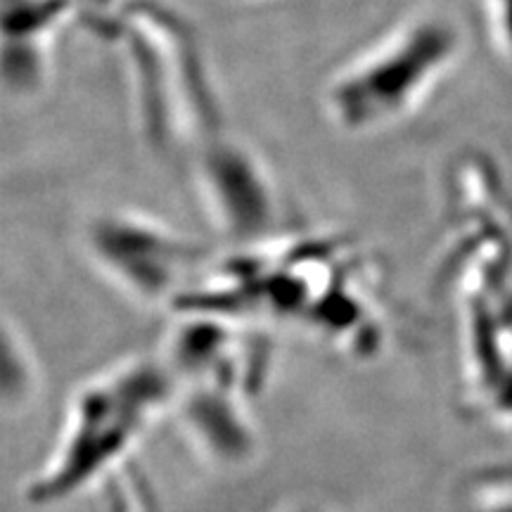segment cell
<instances>
[{
  "label": "cell",
  "mask_w": 512,
  "mask_h": 512,
  "mask_svg": "<svg viewBox=\"0 0 512 512\" xmlns=\"http://www.w3.org/2000/svg\"><path fill=\"white\" fill-rule=\"evenodd\" d=\"M117 43L131 72L138 114L159 145H197L221 133L207 64L174 12L138 0L95 24Z\"/></svg>",
  "instance_id": "cell-1"
},
{
  "label": "cell",
  "mask_w": 512,
  "mask_h": 512,
  "mask_svg": "<svg viewBox=\"0 0 512 512\" xmlns=\"http://www.w3.org/2000/svg\"><path fill=\"white\" fill-rule=\"evenodd\" d=\"M81 0H0V81L12 91L36 88L46 46Z\"/></svg>",
  "instance_id": "cell-6"
},
{
  "label": "cell",
  "mask_w": 512,
  "mask_h": 512,
  "mask_svg": "<svg viewBox=\"0 0 512 512\" xmlns=\"http://www.w3.org/2000/svg\"><path fill=\"white\" fill-rule=\"evenodd\" d=\"M498 41L512 53V0H486Z\"/></svg>",
  "instance_id": "cell-8"
},
{
  "label": "cell",
  "mask_w": 512,
  "mask_h": 512,
  "mask_svg": "<svg viewBox=\"0 0 512 512\" xmlns=\"http://www.w3.org/2000/svg\"><path fill=\"white\" fill-rule=\"evenodd\" d=\"M287 512H325V510L320 508V505H299V508H292Z\"/></svg>",
  "instance_id": "cell-9"
},
{
  "label": "cell",
  "mask_w": 512,
  "mask_h": 512,
  "mask_svg": "<svg viewBox=\"0 0 512 512\" xmlns=\"http://www.w3.org/2000/svg\"><path fill=\"white\" fill-rule=\"evenodd\" d=\"M34 389V363L19 337L0 325V403H19Z\"/></svg>",
  "instance_id": "cell-7"
},
{
  "label": "cell",
  "mask_w": 512,
  "mask_h": 512,
  "mask_svg": "<svg viewBox=\"0 0 512 512\" xmlns=\"http://www.w3.org/2000/svg\"><path fill=\"white\" fill-rule=\"evenodd\" d=\"M88 249L119 287L138 299L166 297L190 271L197 249L138 214H107L88 230Z\"/></svg>",
  "instance_id": "cell-4"
},
{
  "label": "cell",
  "mask_w": 512,
  "mask_h": 512,
  "mask_svg": "<svg viewBox=\"0 0 512 512\" xmlns=\"http://www.w3.org/2000/svg\"><path fill=\"white\" fill-rule=\"evenodd\" d=\"M460 43L448 19L418 17L401 24L332 76L323 95L325 112L347 133L396 124L451 72Z\"/></svg>",
  "instance_id": "cell-2"
},
{
  "label": "cell",
  "mask_w": 512,
  "mask_h": 512,
  "mask_svg": "<svg viewBox=\"0 0 512 512\" xmlns=\"http://www.w3.org/2000/svg\"><path fill=\"white\" fill-rule=\"evenodd\" d=\"M197 183L221 230L238 240H259L278 219V192L254 150L221 133L197 147Z\"/></svg>",
  "instance_id": "cell-5"
},
{
  "label": "cell",
  "mask_w": 512,
  "mask_h": 512,
  "mask_svg": "<svg viewBox=\"0 0 512 512\" xmlns=\"http://www.w3.org/2000/svg\"><path fill=\"white\" fill-rule=\"evenodd\" d=\"M169 394V380L150 363L119 370L93 384L79 403L74 401L69 427L41 475L34 477L29 496L36 503L57 501L95 477L102 467L136 444L147 415L155 413Z\"/></svg>",
  "instance_id": "cell-3"
}]
</instances>
